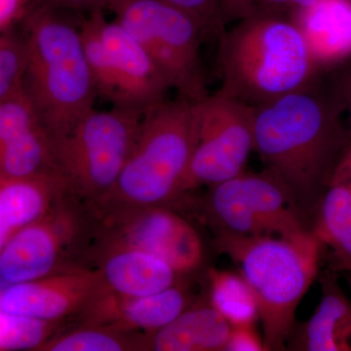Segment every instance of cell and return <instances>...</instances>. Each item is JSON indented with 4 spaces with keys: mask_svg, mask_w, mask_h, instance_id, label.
<instances>
[{
    "mask_svg": "<svg viewBox=\"0 0 351 351\" xmlns=\"http://www.w3.org/2000/svg\"><path fill=\"white\" fill-rule=\"evenodd\" d=\"M343 107L314 85L254 107V151L298 205L309 202L345 152Z\"/></svg>",
    "mask_w": 351,
    "mask_h": 351,
    "instance_id": "6da1fadb",
    "label": "cell"
},
{
    "mask_svg": "<svg viewBox=\"0 0 351 351\" xmlns=\"http://www.w3.org/2000/svg\"><path fill=\"white\" fill-rule=\"evenodd\" d=\"M197 101L179 96L144 112L117 182L101 199L84 209L92 223L143 208L168 206L181 196L182 178L195 149Z\"/></svg>",
    "mask_w": 351,
    "mask_h": 351,
    "instance_id": "7a4b0ae2",
    "label": "cell"
},
{
    "mask_svg": "<svg viewBox=\"0 0 351 351\" xmlns=\"http://www.w3.org/2000/svg\"><path fill=\"white\" fill-rule=\"evenodd\" d=\"M218 41L221 91L253 107L311 86L319 69L301 29L283 16L253 14Z\"/></svg>",
    "mask_w": 351,
    "mask_h": 351,
    "instance_id": "3957f363",
    "label": "cell"
},
{
    "mask_svg": "<svg viewBox=\"0 0 351 351\" xmlns=\"http://www.w3.org/2000/svg\"><path fill=\"white\" fill-rule=\"evenodd\" d=\"M24 88L53 141L94 110L97 92L80 29L53 7L34 4L25 18Z\"/></svg>",
    "mask_w": 351,
    "mask_h": 351,
    "instance_id": "277c9868",
    "label": "cell"
},
{
    "mask_svg": "<svg viewBox=\"0 0 351 351\" xmlns=\"http://www.w3.org/2000/svg\"><path fill=\"white\" fill-rule=\"evenodd\" d=\"M215 234L218 250L237 263L255 295L267 350H285L300 302L317 276L319 240L313 230L297 240L218 230Z\"/></svg>",
    "mask_w": 351,
    "mask_h": 351,
    "instance_id": "5b68a950",
    "label": "cell"
},
{
    "mask_svg": "<svg viewBox=\"0 0 351 351\" xmlns=\"http://www.w3.org/2000/svg\"><path fill=\"white\" fill-rule=\"evenodd\" d=\"M144 112L130 108L92 110L53 141L55 165L66 197L83 208L112 188L137 138Z\"/></svg>",
    "mask_w": 351,
    "mask_h": 351,
    "instance_id": "8992f818",
    "label": "cell"
},
{
    "mask_svg": "<svg viewBox=\"0 0 351 351\" xmlns=\"http://www.w3.org/2000/svg\"><path fill=\"white\" fill-rule=\"evenodd\" d=\"M105 9L154 60L180 97L200 101L206 97L199 23L168 0H108Z\"/></svg>",
    "mask_w": 351,
    "mask_h": 351,
    "instance_id": "52a82bcc",
    "label": "cell"
},
{
    "mask_svg": "<svg viewBox=\"0 0 351 351\" xmlns=\"http://www.w3.org/2000/svg\"><path fill=\"white\" fill-rule=\"evenodd\" d=\"M202 206L215 230L289 240L311 232L290 189L267 168L260 173L242 172L209 186Z\"/></svg>",
    "mask_w": 351,
    "mask_h": 351,
    "instance_id": "ba28073f",
    "label": "cell"
},
{
    "mask_svg": "<svg viewBox=\"0 0 351 351\" xmlns=\"http://www.w3.org/2000/svg\"><path fill=\"white\" fill-rule=\"evenodd\" d=\"M196 106L195 145L182 178L181 196L241 174L254 151L253 106L221 89Z\"/></svg>",
    "mask_w": 351,
    "mask_h": 351,
    "instance_id": "9c48e42d",
    "label": "cell"
},
{
    "mask_svg": "<svg viewBox=\"0 0 351 351\" xmlns=\"http://www.w3.org/2000/svg\"><path fill=\"white\" fill-rule=\"evenodd\" d=\"M88 221L75 201L66 196L58 200L44 216L16 232L0 252V281L14 285L60 271Z\"/></svg>",
    "mask_w": 351,
    "mask_h": 351,
    "instance_id": "30bf717a",
    "label": "cell"
},
{
    "mask_svg": "<svg viewBox=\"0 0 351 351\" xmlns=\"http://www.w3.org/2000/svg\"><path fill=\"white\" fill-rule=\"evenodd\" d=\"M97 239L135 247L170 265L182 276L195 271L204 258L199 233L167 206L135 210L94 223Z\"/></svg>",
    "mask_w": 351,
    "mask_h": 351,
    "instance_id": "8fae6325",
    "label": "cell"
},
{
    "mask_svg": "<svg viewBox=\"0 0 351 351\" xmlns=\"http://www.w3.org/2000/svg\"><path fill=\"white\" fill-rule=\"evenodd\" d=\"M103 288L97 269L60 270L36 280L7 286L0 292V311L61 322L77 315Z\"/></svg>",
    "mask_w": 351,
    "mask_h": 351,
    "instance_id": "7c38bea8",
    "label": "cell"
},
{
    "mask_svg": "<svg viewBox=\"0 0 351 351\" xmlns=\"http://www.w3.org/2000/svg\"><path fill=\"white\" fill-rule=\"evenodd\" d=\"M191 304V294L181 282L142 297H122L104 288L76 316L80 325L147 334L169 324Z\"/></svg>",
    "mask_w": 351,
    "mask_h": 351,
    "instance_id": "4fadbf2b",
    "label": "cell"
},
{
    "mask_svg": "<svg viewBox=\"0 0 351 351\" xmlns=\"http://www.w3.org/2000/svg\"><path fill=\"white\" fill-rule=\"evenodd\" d=\"M101 29L117 82V99L113 106L145 112L165 100L169 83L140 43L117 21L106 19L104 14Z\"/></svg>",
    "mask_w": 351,
    "mask_h": 351,
    "instance_id": "5bb4252c",
    "label": "cell"
},
{
    "mask_svg": "<svg viewBox=\"0 0 351 351\" xmlns=\"http://www.w3.org/2000/svg\"><path fill=\"white\" fill-rule=\"evenodd\" d=\"M89 257L100 274L104 288L122 297H142L180 282L182 274L147 252L97 239Z\"/></svg>",
    "mask_w": 351,
    "mask_h": 351,
    "instance_id": "9a60e30c",
    "label": "cell"
},
{
    "mask_svg": "<svg viewBox=\"0 0 351 351\" xmlns=\"http://www.w3.org/2000/svg\"><path fill=\"white\" fill-rule=\"evenodd\" d=\"M230 325L209 301L193 304L159 330L138 334V350H225Z\"/></svg>",
    "mask_w": 351,
    "mask_h": 351,
    "instance_id": "2e32d148",
    "label": "cell"
},
{
    "mask_svg": "<svg viewBox=\"0 0 351 351\" xmlns=\"http://www.w3.org/2000/svg\"><path fill=\"white\" fill-rule=\"evenodd\" d=\"M291 17L304 34L318 66L351 54V0H318Z\"/></svg>",
    "mask_w": 351,
    "mask_h": 351,
    "instance_id": "e0dca14e",
    "label": "cell"
},
{
    "mask_svg": "<svg viewBox=\"0 0 351 351\" xmlns=\"http://www.w3.org/2000/svg\"><path fill=\"white\" fill-rule=\"evenodd\" d=\"M295 348L308 351H351V301L336 276L322 278V297L295 339Z\"/></svg>",
    "mask_w": 351,
    "mask_h": 351,
    "instance_id": "ac0fdd59",
    "label": "cell"
},
{
    "mask_svg": "<svg viewBox=\"0 0 351 351\" xmlns=\"http://www.w3.org/2000/svg\"><path fill=\"white\" fill-rule=\"evenodd\" d=\"M62 196L55 176L0 181V252L21 228L41 218Z\"/></svg>",
    "mask_w": 351,
    "mask_h": 351,
    "instance_id": "d6986e66",
    "label": "cell"
},
{
    "mask_svg": "<svg viewBox=\"0 0 351 351\" xmlns=\"http://www.w3.org/2000/svg\"><path fill=\"white\" fill-rule=\"evenodd\" d=\"M311 230L322 246L331 249L339 269L351 271L350 182H329Z\"/></svg>",
    "mask_w": 351,
    "mask_h": 351,
    "instance_id": "ffe728a7",
    "label": "cell"
},
{
    "mask_svg": "<svg viewBox=\"0 0 351 351\" xmlns=\"http://www.w3.org/2000/svg\"><path fill=\"white\" fill-rule=\"evenodd\" d=\"M50 174H58L54 145L43 125L0 147V181Z\"/></svg>",
    "mask_w": 351,
    "mask_h": 351,
    "instance_id": "44dd1931",
    "label": "cell"
},
{
    "mask_svg": "<svg viewBox=\"0 0 351 351\" xmlns=\"http://www.w3.org/2000/svg\"><path fill=\"white\" fill-rule=\"evenodd\" d=\"M208 280L210 304L230 326L255 325L258 320L257 300L241 274L213 269Z\"/></svg>",
    "mask_w": 351,
    "mask_h": 351,
    "instance_id": "7402d4cb",
    "label": "cell"
},
{
    "mask_svg": "<svg viewBox=\"0 0 351 351\" xmlns=\"http://www.w3.org/2000/svg\"><path fill=\"white\" fill-rule=\"evenodd\" d=\"M138 350V334H124L103 326L80 325L63 334L53 335L38 351Z\"/></svg>",
    "mask_w": 351,
    "mask_h": 351,
    "instance_id": "603a6c76",
    "label": "cell"
},
{
    "mask_svg": "<svg viewBox=\"0 0 351 351\" xmlns=\"http://www.w3.org/2000/svg\"><path fill=\"white\" fill-rule=\"evenodd\" d=\"M60 323L0 311V351H38L54 335Z\"/></svg>",
    "mask_w": 351,
    "mask_h": 351,
    "instance_id": "cb8c5ba5",
    "label": "cell"
},
{
    "mask_svg": "<svg viewBox=\"0 0 351 351\" xmlns=\"http://www.w3.org/2000/svg\"><path fill=\"white\" fill-rule=\"evenodd\" d=\"M40 125L38 113L24 87L0 100V147Z\"/></svg>",
    "mask_w": 351,
    "mask_h": 351,
    "instance_id": "d4e9b609",
    "label": "cell"
},
{
    "mask_svg": "<svg viewBox=\"0 0 351 351\" xmlns=\"http://www.w3.org/2000/svg\"><path fill=\"white\" fill-rule=\"evenodd\" d=\"M24 40L0 32V100L24 87Z\"/></svg>",
    "mask_w": 351,
    "mask_h": 351,
    "instance_id": "484cf974",
    "label": "cell"
},
{
    "mask_svg": "<svg viewBox=\"0 0 351 351\" xmlns=\"http://www.w3.org/2000/svg\"><path fill=\"white\" fill-rule=\"evenodd\" d=\"M191 14L199 23L205 38L218 39L226 32L219 0H168Z\"/></svg>",
    "mask_w": 351,
    "mask_h": 351,
    "instance_id": "4316f807",
    "label": "cell"
},
{
    "mask_svg": "<svg viewBox=\"0 0 351 351\" xmlns=\"http://www.w3.org/2000/svg\"><path fill=\"white\" fill-rule=\"evenodd\" d=\"M255 325L230 326L225 351L267 350L263 339L256 332Z\"/></svg>",
    "mask_w": 351,
    "mask_h": 351,
    "instance_id": "83f0119b",
    "label": "cell"
},
{
    "mask_svg": "<svg viewBox=\"0 0 351 351\" xmlns=\"http://www.w3.org/2000/svg\"><path fill=\"white\" fill-rule=\"evenodd\" d=\"M318 0H257L255 13L283 16L301 12L311 8ZM254 13V14H255Z\"/></svg>",
    "mask_w": 351,
    "mask_h": 351,
    "instance_id": "f1b7e54d",
    "label": "cell"
},
{
    "mask_svg": "<svg viewBox=\"0 0 351 351\" xmlns=\"http://www.w3.org/2000/svg\"><path fill=\"white\" fill-rule=\"evenodd\" d=\"M32 5V0H0V32H8L25 20Z\"/></svg>",
    "mask_w": 351,
    "mask_h": 351,
    "instance_id": "f546056e",
    "label": "cell"
},
{
    "mask_svg": "<svg viewBox=\"0 0 351 351\" xmlns=\"http://www.w3.org/2000/svg\"><path fill=\"white\" fill-rule=\"evenodd\" d=\"M257 0H219V9L225 24L239 22L255 13Z\"/></svg>",
    "mask_w": 351,
    "mask_h": 351,
    "instance_id": "4dcf8cb0",
    "label": "cell"
},
{
    "mask_svg": "<svg viewBox=\"0 0 351 351\" xmlns=\"http://www.w3.org/2000/svg\"><path fill=\"white\" fill-rule=\"evenodd\" d=\"M108 0H39V3L53 8L75 9V10H89L105 9Z\"/></svg>",
    "mask_w": 351,
    "mask_h": 351,
    "instance_id": "1f68e13d",
    "label": "cell"
},
{
    "mask_svg": "<svg viewBox=\"0 0 351 351\" xmlns=\"http://www.w3.org/2000/svg\"><path fill=\"white\" fill-rule=\"evenodd\" d=\"M336 96L343 107L348 110L351 122V66L339 76Z\"/></svg>",
    "mask_w": 351,
    "mask_h": 351,
    "instance_id": "d6a6232c",
    "label": "cell"
},
{
    "mask_svg": "<svg viewBox=\"0 0 351 351\" xmlns=\"http://www.w3.org/2000/svg\"><path fill=\"white\" fill-rule=\"evenodd\" d=\"M330 182H346L351 184V145L346 147L339 158Z\"/></svg>",
    "mask_w": 351,
    "mask_h": 351,
    "instance_id": "836d02e7",
    "label": "cell"
}]
</instances>
